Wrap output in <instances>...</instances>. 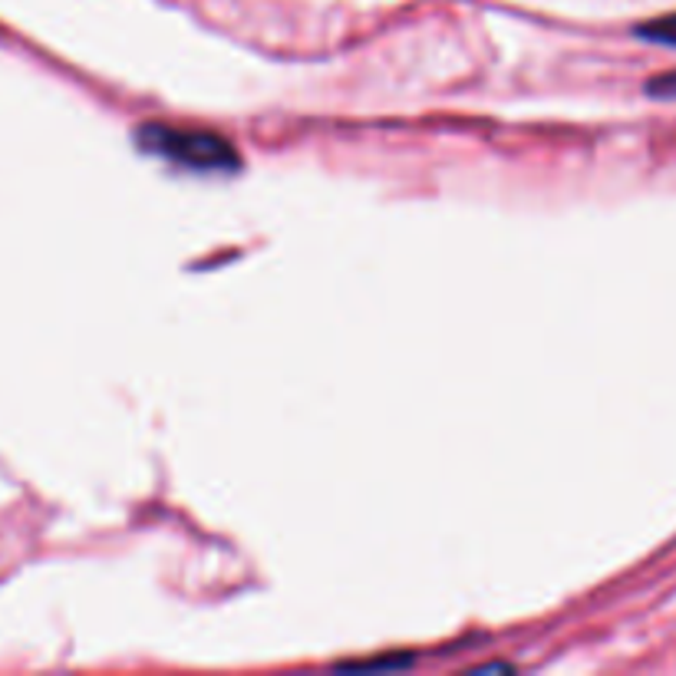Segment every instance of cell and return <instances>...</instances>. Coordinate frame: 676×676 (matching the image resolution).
Instances as JSON below:
<instances>
[{"label": "cell", "instance_id": "cell-1", "mask_svg": "<svg viewBox=\"0 0 676 676\" xmlns=\"http://www.w3.org/2000/svg\"><path fill=\"white\" fill-rule=\"evenodd\" d=\"M136 142L142 152L158 155L173 165L195 168V173H231L238 168V149L208 129L173 126V123H142L136 129Z\"/></svg>", "mask_w": 676, "mask_h": 676}, {"label": "cell", "instance_id": "cell-2", "mask_svg": "<svg viewBox=\"0 0 676 676\" xmlns=\"http://www.w3.org/2000/svg\"><path fill=\"white\" fill-rule=\"evenodd\" d=\"M637 37L650 40V43H660V47H676V14H666V17H656L650 24H640Z\"/></svg>", "mask_w": 676, "mask_h": 676}, {"label": "cell", "instance_id": "cell-3", "mask_svg": "<svg viewBox=\"0 0 676 676\" xmlns=\"http://www.w3.org/2000/svg\"><path fill=\"white\" fill-rule=\"evenodd\" d=\"M647 93H650L653 100H676V69L653 76V79L647 82Z\"/></svg>", "mask_w": 676, "mask_h": 676}]
</instances>
